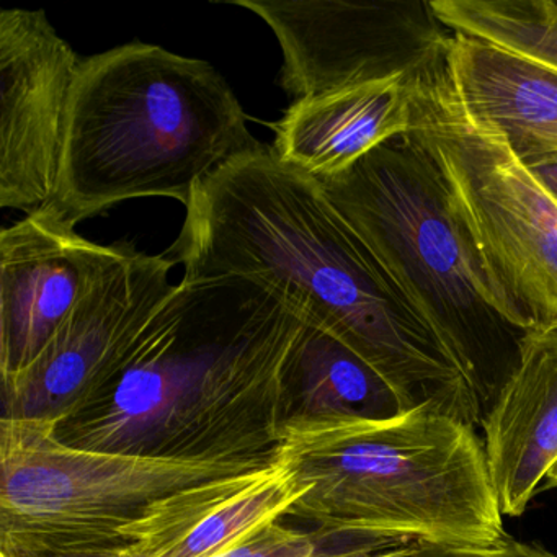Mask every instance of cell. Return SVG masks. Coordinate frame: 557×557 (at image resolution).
Returning a JSON list of instances; mask_svg holds the SVG:
<instances>
[{"label":"cell","instance_id":"6da1fadb","mask_svg":"<svg viewBox=\"0 0 557 557\" xmlns=\"http://www.w3.org/2000/svg\"><path fill=\"white\" fill-rule=\"evenodd\" d=\"M182 280L244 278L344 342L409 409L475 429L484 400L319 182L272 146L218 169L197 188L164 253Z\"/></svg>","mask_w":557,"mask_h":557},{"label":"cell","instance_id":"7a4b0ae2","mask_svg":"<svg viewBox=\"0 0 557 557\" xmlns=\"http://www.w3.org/2000/svg\"><path fill=\"white\" fill-rule=\"evenodd\" d=\"M263 148L210 63L135 41L81 63L57 191L41 208L74 227L136 198L187 208L218 169Z\"/></svg>","mask_w":557,"mask_h":557},{"label":"cell","instance_id":"3957f363","mask_svg":"<svg viewBox=\"0 0 557 557\" xmlns=\"http://www.w3.org/2000/svg\"><path fill=\"white\" fill-rule=\"evenodd\" d=\"M278 449L311 482L289 515L321 537L471 549L510 540L484 442L445 413L420 407L386 420L283 422Z\"/></svg>","mask_w":557,"mask_h":557},{"label":"cell","instance_id":"277c9868","mask_svg":"<svg viewBox=\"0 0 557 557\" xmlns=\"http://www.w3.org/2000/svg\"><path fill=\"white\" fill-rule=\"evenodd\" d=\"M315 181L487 403L504 354L518 357L528 325L482 263L425 152L407 133Z\"/></svg>","mask_w":557,"mask_h":557},{"label":"cell","instance_id":"5b68a950","mask_svg":"<svg viewBox=\"0 0 557 557\" xmlns=\"http://www.w3.org/2000/svg\"><path fill=\"white\" fill-rule=\"evenodd\" d=\"M440 41L442 34L410 64V138L528 331L557 329V203L505 133L466 106Z\"/></svg>","mask_w":557,"mask_h":557},{"label":"cell","instance_id":"8992f818","mask_svg":"<svg viewBox=\"0 0 557 557\" xmlns=\"http://www.w3.org/2000/svg\"><path fill=\"white\" fill-rule=\"evenodd\" d=\"M73 448L47 420L0 422V557H120L123 530L175 492L262 468Z\"/></svg>","mask_w":557,"mask_h":557},{"label":"cell","instance_id":"52a82bcc","mask_svg":"<svg viewBox=\"0 0 557 557\" xmlns=\"http://www.w3.org/2000/svg\"><path fill=\"white\" fill-rule=\"evenodd\" d=\"M168 256L129 246L61 325L37 360L2 377L4 417L57 425L92 409L125 370L143 329L174 292Z\"/></svg>","mask_w":557,"mask_h":557},{"label":"cell","instance_id":"ba28073f","mask_svg":"<svg viewBox=\"0 0 557 557\" xmlns=\"http://www.w3.org/2000/svg\"><path fill=\"white\" fill-rule=\"evenodd\" d=\"M81 63L44 11H0V207L54 197Z\"/></svg>","mask_w":557,"mask_h":557},{"label":"cell","instance_id":"9c48e42d","mask_svg":"<svg viewBox=\"0 0 557 557\" xmlns=\"http://www.w3.org/2000/svg\"><path fill=\"white\" fill-rule=\"evenodd\" d=\"M129 246L92 243L45 208L0 231V376L37 360Z\"/></svg>","mask_w":557,"mask_h":557},{"label":"cell","instance_id":"30bf717a","mask_svg":"<svg viewBox=\"0 0 557 557\" xmlns=\"http://www.w3.org/2000/svg\"><path fill=\"white\" fill-rule=\"evenodd\" d=\"M224 4L252 12L275 34L283 51L278 84L293 102L407 70L419 57L406 60L399 5L344 0Z\"/></svg>","mask_w":557,"mask_h":557},{"label":"cell","instance_id":"8fae6325","mask_svg":"<svg viewBox=\"0 0 557 557\" xmlns=\"http://www.w3.org/2000/svg\"><path fill=\"white\" fill-rule=\"evenodd\" d=\"M311 491L283 451L267 466L211 479L156 502L123 530L120 557H218L283 515Z\"/></svg>","mask_w":557,"mask_h":557},{"label":"cell","instance_id":"7c38bea8","mask_svg":"<svg viewBox=\"0 0 557 557\" xmlns=\"http://www.w3.org/2000/svg\"><path fill=\"white\" fill-rule=\"evenodd\" d=\"M488 475L504 517H520L557 461V329L521 335L518 360L485 413Z\"/></svg>","mask_w":557,"mask_h":557},{"label":"cell","instance_id":"4fadbf2b","mask_svg":"<svg viewBox=\"0 0 557 557\" xmlns=\"http://www.w3.org/2000/svg\"><path fill=\"white\" fill-rule=\"evenodd\" d=\"M409 70L293 102L272 125L276 158L311 177H331L407 135Z\"/></svg>","mask_w":557,"mask_h":557},{"label":"cell","instance_id":"5bb4252c","mask_svg":"<svg viewBox=\"0 0 557 557\" xmlns=\"http://www.w3.org/2000/svg\"><path fill=\"white\" fill-rule=\"evenodd\" d=\"M440 47L466 106L523 161L557 152V71L462 35H442Z\"/></svg>","mask_w":557,"mask_h":557},{"label":"cell","instance_id":"9a60e30c","mask_svg":"<svg viewBox=\"0 0 557 557\" xmlns=\"http://www.w3.org/2000/svg\"><path fill=\"white\" fill-rule=\"evenodd\" d=\"M286 393L283 422L386 420L413 410L363 358L306 319L289 358Z\"/></svg>","mask_w":557,"mask_h":557},{"label":"cell","instance_id":"2e32d148","mask_svg":"<svg viewBox=\"0 0 557 557\" xmlns=\"http://www.w3.org/2000/svg\"><path fill=\"white\" fill-rule=\"evenodd\" d=\"M429 9L451 34L557 71V2L553 0H433Z\"/></svg>","mask_w":557,"mask_h":557},{"label":"cell","instance_id":"e0dca14e","mask_svg":"<svg viewBox=\"0 0 557 557\" xmlns=\"http://www.w3.org/2000/svg\"><path fill=\"white\" fill-rule=\"evenodd\" d=\"M319 544L314 534L301 533L275 521L218 557H312Z\"/></svg>","mask_w":557,"mask_h":557},{"label":"cell","instance_id":"ac0fdd59","mask_svg":"<svg viewBox=\"0 0 557 557\" xmlns=\"http://www.w3.org/2000/svg\"><path fill=\"white\" fill-rule=\"evenodd\" d=\"M419 541L342 536L338 543H321L312 557H407Z\"/></svg>","mask_w":557,"mask_h":557},{"label":"cell","instance_id":"d6986e66","mask_svg":"<svg viewBox=\"0 0 557 557\" xmlns=\"http://www.w3.org/2000/svg\"><path fill=\"white\" fill-rule=\"evenodd\" d=\"M407 557H557L546 547L536 543H521L508 540L507 543L488 549L471 547L438 546V544L419 543Z\"/></svg>","mask_w":557,"mask_h":557},{"label":"cell","instance_id":"ffe728a7","mask_svg":"<svg viewBox=\"0 0 557 557\" xmlns=\"http://www.w3.org/2000/svg\"><path fill=\"white\" fill-rule=\"evenodd\" d=\"M524 164L557 203V152L524 159Z\"/></svg>","mask_w":557,"mask_h":557},{"label":"cell","instance_id":"44dd1931","mask_svg":"<svg viewBox=\"0 0 557 557\" xmlns=\"http://www.w3.org/2000/svg\"><path fill=\"white\" fill-rule=\"evenodd\" d=\"M557 487V461L554 462L553 468L547 472L546 481H544L543 488Z\"/></svg>","mask_w":557,"mask_h":557}]
</instances>
